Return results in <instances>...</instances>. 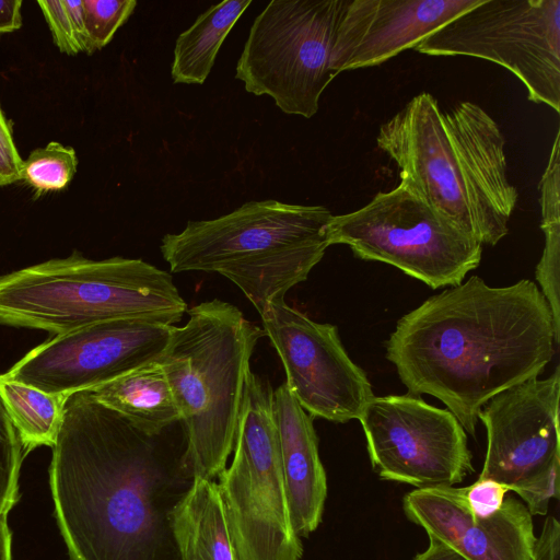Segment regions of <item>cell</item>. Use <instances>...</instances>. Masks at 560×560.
I'll list each match as a JSON object with an SVG mask.
<instances>
[{
	"mask_svg": "<svg viewBox=\"0 0 560 560\" xmlns=\"http://www.w3.org/2000/svg\"><path fill=\"white\" fill-rule=\"evenodd\" d=\"M183 430L148 434L86 390L67 397L49 487L70 560H171L172 498L192 477Z\"/></svg>",
	"mask_w": 560,
	"mask_h": 560,
	"instance_id": "6da1fadb",
	"label": "cell"
},
{
	"mask_svg": "<svg viewBox=\"0 0 560 560\" xmlns=\"http://www.w3.org/2000/svg\"><path fill=\"white\" fill-rule=\"evenodd\" d=\"M559 341L536 283L493 288L472 276L404 315L386 341V359L408 393L438 398L475 436L481 408L538 377Z\"/></svg>",
	"mask_w": 560,
	"mask_h": 560,
	"instance_id": "7a4b0ae2",
	"label": "cell"
},
{
	"mask_svg": "<svg viewBox=\"0 0 560 560\" xmlns=\"http://www.w3.org/2000/svg\"><path fill=\"white\" fill-rule=\"evenodd\" d=\"M376 143L400 180L476 241L495 245L509 233L518 195L506 174L504 136L479 105L443 112L422 92L380 127Z\"/></svg>",
	"mask_w": 560,
	"mask_h": 560,
	"instance_id": "3957f363",
	"label": "cell"
},
{
	"mask_svg": "<svg viewBox=\"0 0 560 560\" xmlns=\"http://www.w3.org/2000/svg\"><path fill=\"white\" fill-rule=\"evenodd\" d=\"M331 217L323 206L247 201L222 217L188 221L182 232L165 234L160 249L172 272L228 278L260 315L322 260Z\"/></svg>",
	"mask_w": 560,
	"mask_h": 560,
	"instance_id": "277c9868",
	"label": "cell"
},
{
	"mask_svg": "<svg viewBox=\"0 0 560 560\" xmlns=\"http://www.w3.org/2000/svg\"><path fill=\"white\" fill-rule=\"evenodd\" d=\"M187 313L158 361L179 410L192 478L214 480L233 452L249 361L264 331L218 299Z\"/></svg>",
	"mask_w": 560,
	"mask_h": 560,
	"instance_id": "5b68a950",
	"label": "cell"
},
{
	"mask_svg": "<svg viewBox=\"0 0 560 560\" xmlns=\"http://www.w3.org/2000/svg\"><path fill=\"white\" fill-rule=\"evenodd\" d=\"M186 312L171 273L142 259L74 253L0 277V324L52 335L119 318L175 325Z\"/></svg>",
	"mask_w": 560,
	"mask_h": 560,
	"instance_id": "8992f818",
	"label": "cell"
},
{
	"mask_svg": "<svg viewBox=\"0 0 560 560\" xmlns=\"http://www.w3.org/2000/svg\"><path fill=\"white\" fill-rule=\"evenodd\" d=\"M233 459L218 477L237 560H300L282 472L273 389L248 373Z\"/></svg>",
	"mask_w": 560,
	"mask_h": 560,
	"instance_id": "52a82bcc",
	"label": "cell"
},
{
	"mask_svg": "<svg viewBox=\"0 0 560 560\" xmlns=\"http://www.w3.org/2000/svg\"><path fill=\"white\" fill-rule=\"evenodd\" d=\"M327 241L349 246L360 259L394 266L431 289L460 284L482 255L481 243L404 180L353 212L332 215Z\"/></svg>",
	"mask_w": 560,
	"mask_h": 560,
	"instance_id": "ba28073f",
	"label": "cell"
},
{
	"mask_svg": "<svg viewBox=\"0 0 560 560\" xmlns=\"http://www.w3.org/2000/svg\"><path fill=\"white\" fill-rule=\"evenodd\" d=\"M348 0H272L257 15L235 78L285 114L313 117L337 75L331 70L336 32Z\"/></svg>",
	"mask_w": 560,
	"mask_h": 560,
	"instance_id": "9c48e42d",
	"label": "cell"
},
{
	"mask_svg": "<svg viewBox=\"0 0 560 560\" xmlns=\"http://www.w3.org/2000/svg\"><path fill=\"white\" fill-rule=\"evenodd\" d=\"M415 49L498 63L524 84L529 101L560 110V0H482Z\"/></svg>",
	"mask_w": 560,
	"mask_h": 560,
	"instance_id": "30bf717a",
	"label": "cell"
},
{
	"mask_svg": "<svg viewBox=\"0 0 560 560\" xmlns=\"http://www.w3.org/2000/svg\"><path fill=\"white\" fill-rule=\"evenodd\" d=\"M560 369L493 396L479 411L487 451L478 478L492 479L515 492L532 516L546 515L559 498Z\"/></svg>",
	"mask_w": 560,
	"mask_h": 560,
	"instance_id": "8fae6325",
	"label": "cell"
},
{
	"mask_svg": "<svg viewBox=\"0 0 560 560\" xmlns=\"http://www.w3.org/2000/svg\"><path fill=\"white\" fill-rule=\"evenodd\" d=\"M381 478L420 488L454 486L474 472L466 431L420 396H374L359 418Z\"/></svg>",
	"mask_w": 560,
	"mask_h": 560,
	"instance_id": "7c38bea8",
	"label": "cell"
},
{
	"mask_svg": "<svg viewBox=\"0 0 560 560\" xmlns=\"http://www.w3.org/2000/svg\"><path fill=\"white\" fill-rule=\"evenodd\" d=\"M174 327L148 318H119L54 335L0 378L68 397L156 361Z\"/></svg>",
	"mask_w": 560,
	"mask_h": 560,
	"instance_id": "4fadbf2b",
	"label": "cell"
},
{
	"mask_svg": "<svg viewBox=\"0 0 560 560\" xmlns=\"http://www.w3.org/2000/svg\"><path fill=\"white\" fill-rule=\"evenodd\" d=\"M264 334L282 362L284 382L314 419H359L374 397L365 372L346 352L335 325L317 323L284 300L260 314Z\"/></svg>",
	"mask_w": 560,
	"mask_h": 560,
	"instance_id": "5bb4252c",
	"label": "cell"
},
{
	"mask_svg": "<svg viewBox=\"0 0 560 560\" xmlns=\"http://www.w3.org/2000/svg\"><path fill=\"white\" fill-rule=\"evenodd\" d=\"M406 516L429 538L467 560H532L537 537L527 506L506 497L493 515L479 517L466 506L462 488H420L402 500Z\"/></svg>",
	"mask_w": 560,
	"mask_h": 560,
	"instance_id": "9a60e30c",
	"label": "cell"
},
{
	"mask_svg": "<svg viewBox=\"0 0 560 560\" xmlns=\"http://www.w3.org/2000/svg\"><path fill=\"white\" fill-rule=\"evenodd\" d=\"M482 0H348L331 56V70L378 66Z\"/></svg>",
	"mask_w": 560,
	"mask_h": 560,
	"instance_id": "2e32d148",
	"label": "cell"
},
{
	"mask_svg": "<svg viewBox=\"0 0 560 560\" xmlns=\"http://www.w3.org/2000/svg\"><path fill=\"white\" fill-rule=\"evenodd\" d=\"M273 411L291 523L299 537H307L322 522L327 497L313 418L285 383L273 389Z\"/></svg>",
	"mask_w": 560,
	"mask_h": 560,
	"instance_id": "e0dca14e",
	"label": "cell"
},
{
	"mask_svg": "<svg viewBox=\"0 0 560 560\" xmlns=\"http://www.w3.org/2000/svg\"><path fill=\"white\" fill-rule=\"evenodd\" d=\"M178 560H237L219 486L194 477L168 513Z\"/></svg>",
	"mask_w": 560,
	"mask_h": 560,
	"instance_id": "ac0fdd59",
	"label": "cell"
},
{
	"mask_svg": "<svg viewBox=\"0 0 560 560\" xmlns=\"http://www.w3.org/2000/svg\"><path fill=\"white\" fill-rule=\"evenodd\" d=\"M148 434H158L180 421L161 363L152 361L86 390Z\"/></svg>",
	"mask_w": 560,
	"mask_h": 560,
	"instance_id": "d6986e66",
	"label": "cell"
},
{
	"mask_svg": "<svg viewBox=\"0 0 560 560\" xmlns=\"http://www.w3.org/2000/svg\"><path fill=\"white\" fill-rule=\"evenodd\" d=\"M252 0H225L201 13L179 34L174 48L171 75L174 83L201 84L208 78L217 55Z\"/></svg>",
	"mask_w": 560,
	"mask_h": 560,
	"instance_id": "ffe728a7",
	"label": "cell"
},
{
	"mask_svg": "<svg viewBox=\"0 0 560 560\" xmlns=\"http://www.w3.org/2000/svg\"><path fill=\"white\" fill-rule=\"evenodd\" d=\"M0 396L18 431L24 454L56 442L67 397L0 378Z\"/></svg>",
	"mask_w": 560,
	"mask_h": 560,
	"instance_id": "44dd1931",
	"label": "cell"
},
{
	"mask_svg": "<svg viewBox=\"0 0 560 560\" xmlns=\"http://www.w3.org/2000/svg\"><path fill=\"white\" fill-rule=\"evenodd\" d=\"M559 129L539 183L541 224L545 237L542 255L536 267V280L560 334V163Z\"/></svg>",
	"mask_w": 560,
	"mask_h": 560,
	"instance_id": "7402d4cb",
	"label": "cell"
},
{
	"mask_svg": "<svg viewBox=\"0 0 560 560\" xmlns=\"http://www.w3.org/2000/svg\"><path fill=\"white\" fill-rule=\"evenodd\" d=\"M78 158L73 148L51 141L32 151L23 161L22 179L38 195L61 190L77 173Z\"/></svg>",
	"mask_w": 560,
	"mask_h": 560,
	"instance_id": "603a6c76",
	"label": "cell"
},
{
	"mask_svg": "<svg viewBox=\"0 0 560 560\" xmlns=\"http://www.w3.org/2000/svg\"><path fill=\"white\" fill-rule=\"evenodd\" d=\"M18 431L0 396V515L19 500V478L24 456Z\"/></svg>",
	"mask_w": 560,
	"mask_h": 560,
	"instance_id": "cb8c5ba5",
	"label": "cell"
},
{
	"mask_svg": "<svg viewBox=\"0 0 560 560\" xmlns=\"http://www.w3.org/2000/svg\"><path fill=\"white\" fill-rule=\"evenodd\" d=\"M137 5L135 0H83L90 54L105 47Z\"/></svg>",
	"mask_w": 560,
	"mask_h": 560,
	"instance_id": "d4e9b609",
	"label": "cell"
},
{
	"mask_svg": "<svg viewBox=\"0 0 560 560\" xmlns=\"http://www.w3.org/2000/svg\"><path fill=\"white\" fill-rule=\"evenodd\" d=\"M462 492L467 509L476 516L487 517L502 508L509 490L492 479L478 478L472 485L462 487Z\"/></svg>",
	"mask_w": 560,
	"mask_h": 560,
	"instance_id": "484cf974",
	"label": "cell"
},
{
	"mask_svg": "<svg viewBox=\"0 0 560 560\" xmlns=\"http://www.w3.org/2000/svg\"><path fill=\"white\" fill-rule=\"evenodd\" d=\"M37 4L49 26L58 49L69 56L80 54L63 0H40L37 1Z\"/></svg>",
	"mask_w": 560,
	"mask_h": 560,
	"instance_id": "4316f807",
	"label": "cell"
},
{
	"mask_svg": "<svg viewBox=\"0 0 560 560\" xmlns=\"http://www.w3.org/2000/svg\"><path fill=\"white\" fill-rule=\"evenodd\" d=\"M23 161L0 106V186L22 180Z\"/></svg>",
	"mask_w": 560,
	"mask_h": 560,
	"instance_id": "83f0119b",
	"label": "cell"
},
{
	"mask_svg": "<svg viewBox=\"0 0 560 560\" xmlns=\"http://www.w3.org/2000/svg\"><path fill=\"white\" fill-rule=\"evenodd\" d=\"M532 560H560V523L556 518L545 520Z\"/></svg>",
	"mask_w": 560,
	"mask_h": 560,
	"instance_id": "f1b7e54d",
	"label": "cell"
},
{
	"mask_svg": "<svg viewBox=\"0 0 560 560\" xmlns=\"http://www.w3.org/2000/svg\"><path fill=\"white\" fill-rule=\"evenodd\" d=\"M72 31L80 48V52L90 54V45L84 21L83 0H63Z\"/></svg>",
	"mask_w": 560,
	"mask_h": 560,
	"instance_id": "f546056e",
	"label": "cell"
},
{
	"mask_svg": "<svg viewBox=\"0 0 560 560\" xmlns=\"http://www.w3.org/2000/svg\"><path fill=\"white\" fill-rule=\"evenodd\" d=\"M22 0H0V34L16 31L22 25Z\"/></svg>",
	"mask_w": 560,
	"mask_h": 560,
	"instance_id": "4dcf8cb0",
	"label": "cell"
},
{
	"mask_svg": "<svg viewBox=\"0 0 560 560\" xmlns=\"http://www.w3.org/2000/svg\"><path fill=\"white\" fill-rule=\"evenodd\" d=\"M429 539L428 548L418 553L412 560H467L446 545L431 538Z\"/></svg>",
	"mask_w": 560,
	"mask_h": 560,
	"instance_id": "1f68e13d",
	"label": "cell"
},
{
	"mask_svg": "<svg viewBox=\"0 0 560 560\" xmlns=\"http://www.w3.org/2000/svg\"><path fill=\"white\" fill-rule=\"evenodd\" d=\"M11 530L5 515H0V560H12Z\"/></svg>",
	"mask_w": 560,
	"mask_h": 560,
	"instance_id": "d6a6232c",
	"label": "cell"
}]
</instances>
